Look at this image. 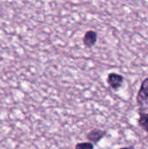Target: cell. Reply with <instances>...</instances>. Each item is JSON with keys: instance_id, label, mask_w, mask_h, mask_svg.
Returning <instances> with one entry per match:
<instances>
[{"instance_id": "cell-1", "label": "cell", "mask_w": 148, "mask_h": 149, "mask_svg": "<svg viewBox=\"0 0 148 149\" xmlns=\"http://www.w3.org/2000/svg\"><path fill=\"white\" fill-rule=\"evenodd\" d=\"M137 105L140 107L148 105V77L141 83L138 94L136 96Z\"/></svg>"}, {"instance_id": "cell-2", "label": "cell", "mask_w": 148, "mask_h": 149, "mask_svg": "<svg viewBox=\"0 0 148 149\" xmlns=\"http://www.w3.org/2000/svg\"><path fill=\"white\" fill-rule=\"evenodd\" d=\"M107 82L111 88H113V90H118L121 87L124 82V77L119 73L112 72L107 77Z\"/></svg>"}, {"instance_id": "cell-3", "label": "cell", "mask_w": 148, "mask_h": 149, "mask_svg": "<svg viewBox=\"0 0 148 149\" xmlns=\"http://www.w3.org/2000/svg\"><path fill=\"white\" fill-rule=\"evenodd\" d=\"M106 134V131L100 129H93L87 134V139L93 143H98L102 138L105 137Z\"/></svg>"}, {"instance_id": "cell-4", "label": "cell", "mask_w": 148, "mask_h": 149, "mask_svg": "<svg viewBox=\"0 0 148 149\" xmlns=\"http://www.w3.org/2000/svg\"><path fill=\"white\" fill-rule=\"evenodd\" d=\"M97 38H98L97 33L93 31H89L85 33L84 37V44L87 47H92L96 44Z\"/></svg>"}, {"instance_id": "cell-5", "label": "cell", "mask_w": 148, "mask_h": 149, "mask_svg": "<svg viewBox=\"0 0 148 149\" xmlns=\"http://www.w3.org/2000/svg\"><path fill=\"white\" fill-rule=\"evenodd\" d=\"M138 125L140 127L148 134V113H140V118L138 120Z\"/></svg>"}, {"instance_id": "cell-6", "label": "cell", "mask_w": 148, "mask_h": 149, "mask_svg": "<svg viewBox=\"0 0 148 149\" xmlns=\"http://www.w3.org/2000/svg\"><path fill=\"white\" fill-rule=\"evenodd\" d=\"M75 149H93V145L90 142L79 143L76 145Z\"/></svg>"}, {"instance_id": "cell-7", "label": "cell", "mask_w": 148, "mask_h": 149, "mask_svg": "<svg viewBox=\"0 0 148 149\" xmlns=\"http://www.w3.org/2000/svg\"><path fill=\"white\" fill-rule=\"evenodd\" d=\"M120 149H135L133 147H124V148H121Z\"/></svg>"}]
</instances>
